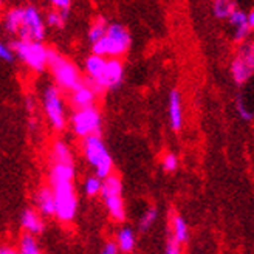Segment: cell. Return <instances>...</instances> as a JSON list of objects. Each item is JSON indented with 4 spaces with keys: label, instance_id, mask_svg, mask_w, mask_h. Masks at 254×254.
<instances>
[{
    "label": "cell",
    "instance_id": "cell-1",
    "mask_svg": "<svg viewBox=\"0 0 254 254\" xmlns=\"http://www.w3.org/2000/svg\"><path fill=\"white\" fill-rule=\"evenodd\" d=\"M132 44L130 33L121 23H109V30L103 39L92 44V53L106 58H121L129 52Z\"/></svg>",
    "mask_w": 254,
    "mask_h": 254
},
{
    "label": "cell",
    "instance_id": "cell-2",
    "mask_svg": "<svg viewBox=\"0 0 254 254\" xmlns=\"http://www.w3.org/2000/svg\"><path fill=\"white\" fill-rule=\"evenodd\" d=\"M48 68L53 74L56 85L64 92H73L85 82L79 68L70 59L55 52V50H50Z\"/></svg>",
    "mask_w": 254,
    "mask_h": 254
},
{
    "label": "cell",
    "instance_id": "cell-3",
    "mask_svg": "<svg viewBox=\"0 0 254 254\" xmlns=\"http://www.w3.org/2000/svg\"><path fill=\"white\" fill-rule=\"evenodd\" d=\"M82 152L87 163L95 168V174L101 179H107L112 175L113 161L109 150L101 138V133L82 138Z\"/></svg>",
    "mask_w": 254,
    "mask_h": 254
},
{
    "label": "cell",
    "instance_id": "cell-4",
    "mask_svg": "<svg viewBox=\"0 0 254 254\" xmlns=\"http://www.w3.org/2000/svg\"><path fill=\"white\" fill-rule=\"evenodd\" d=\"M14 48L16 56L30 67L33 71L41 73L48 67L50 59V48H47L41 41H28V39H19L11 42Z\"/></svg>",
    "mask_w": 254,
    "mask_h": 254
},
{
    "label": "cell",
    "instance_id": "cell-5",
    "mask_svg": "<svg viewBox=\"0 0 254 254\" xmlns=\"http://www.w3.org/2000/svg\"><path fill=\"white\" fill-rule=\"evenodd\" d=\"M56 197V217L61 222H70L74 219L78 209V197L73 186V180L50 182Z\"/></svg>",
    "mask_w": 254,
    "mask_h": 254
},
{
    "label": "cell",
    "instance_id": "cell-6",
    "mask_svg": "<svg viewBox=\"0 0 254 254\" xmlns=\"http://www.w3.org/2000/svg\"><path fill=\"white\" fill-rule=\"evenodd\" d=\"M59 90L61 88L58 85H47L42 93V106L45 117L55 130H64L67 124L65 107H64V101Z\"/></svg>",
    "mask_w": 254,
    "mask_h": 254
},
{
    "label": "cell",
    "instance_id": "cell-7",
    "mask_svg": "<svg viewBox=\"0 0 254 254\" xmlns=\"http://www.w3.org/2000/svg\"><path fill=\"white\" fill-rule=\"evenodd\" d=\"M104 205L112 215L113 220L121 222L126 219V209H124V200H123V185L120 177L112 174L107 179H104L103 190H101Z\"/></svg>",
    "mask_w": 254,
    "mask_h": 254
},
{
    "label": "cell",
    "instance_id": "cell-8",
    "mask_svg": "<svg viewBox=\"0 0 254 254\" xmlns=\"http://www.w3.org/2000/svg\"><path fill=\"white\" fill-rule=\"evenodd\" d=\"M101 124H103L101 113L95 106L76 109L71 115V129L74 135L79 138H87L90 135L101 133Z\"/></svg>",
    "mask_w": 254,
    "mask_h": 254
},
{
    "label": "cell",
    "instance_id": "cell-9",
    "mask_svg": "<svg viewBox=\"0 0 254 254\" xmlns=\"http://www.w3.org/2000/svg\"><path fill=\"white\" fill-rule=\"evenodd\" d=\"M231 76L236 84H245L254 73V39L242 42L236 58L231 61Z\"/></svg>",
    "mask_w": 254,
    "mask_h": 254
},
{
    "label": "cell",
    "instance_id": "cell-10",
    "mask_svg": "<svg viewBox=\"0 0 254 254\" xmlns=\"http://www.w3.org/2000/svg\"><path fill=\"white\" fill-rule=\"evenodd\" d=\"M45 28H47V22L42 17L41 11L33 5L25 6L23 8V25L17 34L20 39L42 42L45 37Z\"/></svg>",
    "mask_w": 254,
    "mask_h": 254
},
{
    "label": "cell",
    "instance_id": "cell-11",
    "mask_svg": "<svg viewBox=\"0 0 254 254\" xmlns=\"http://www.w3.org/2000/svg\"><path fill=\"white\" fill-rule=\"evenodd\" d=\"M106 64H107V58L101 56L96 53H92L84 62V68H85V76L87 81L90 82L98 93H103V74L106 70Z\"/></svg>",
    "mask_w": 254,
    "mask_h": 254
},
{
    "label": "cell",
    "instance_id": "cell-12",
    "mask_svg": "<svg viewBox=\"0 0 254 254\" xmlns=\"http://www.w3.org/2000/svg\"><path fill=\"white\" fill-rule=\"evenodd\" d=\"M124 79V65L120 58H107L106 70L103 74V92L115 90L121 85Z\"/></svg>",
    "mask_w": 254,
    "mask_h": 254
},
{
    "label": "cell",
    "instance_id": "cell-13",
    "mask_svg": "<svg viewBox=\"0 0 254 254\" xmlns=\"http://www.w3.org/2000/svg\"><path fill=\"white\" fill-rule=\"evenodd\" d=\"M99 93L96 92V88L85 79V82L78 87L76 90L70 92V101H71V106L74 109H84V107H92L95 106V101L96 96Z\"/></svg>",
    "mask_w": 254,
    "mask_h": 254
},
{
    "label": "cell",
    "instance_id": "cell-14",
    "mask_svg": "<svg viewBox=\"0 0 254 254\" xmlns=\"http://www.w3.org/2000/svg\"><path fill=\"white\" fill-rule=\"evenodd\" d=\"M168 113H169V123L172 130H180L183 127V103L182 95L179 90H171L169 93V103H168Z\"/></svg>",
    "mask_w": 254,
    "mask_h": 254
},
{
    "label": "cell",
    "instance_id": "cell-15",
    "mask_svg": "<svg viewBox=\"0 0 254 254\" xmlns=\"http://www.w3.org/2000/svg\"><path fill=\"white\" fill-rule=\"evenodd\" d=\"M36 205L37 211L42 215H47V217L56 215V197L52 186H42L39 189V192L36 195Z\"/></svg>",
    "mask_w": 254,
    "mask_h": 254
},
{
    "label": "cell",
    "instance_id": "cell-16",
    "mask_svg": "<svg viewBox=\"0 0 254 254\" xmlns=\"http://www.w3.org/2000/svg\"><path fill=\"white\" fill-rule=\"evenodd\" d=\"M23 25V8L16 6L6 11V14L3 16V30L9 36L19 34L20 28Z\"/></svg>",
    "mask_w": 254,
    "mask_h": 254
},
{
    "label": "cell",
    "instance_id": "cell-17",
    "mask_svg": "<svg viewBox=\"0 0 254 254\" xmlns=\"http://www.w3.org/2000/svg\"><path fill=\"white\" fill-rule=\"evenodd\" d=\"M22 228L30 234H41L44 231V220L41 217V212L34 209H25L20 217Z\"/></svg>",
    "mask_w": 254,
    "mask_h": 254
},
{
    "label": "cell",
    "instance_id": "cell-18",
    "mask_svg": "<svg viewBox=\"0 0 254 254\" xmlns=\"http://www.w3.org/2000/svg\"><path fill=\"white\" fill-rule=\"evenodd\" d=\"M172 237L179 242L180 245L188 242L189 239V230H188V223L182 215L175 214L172 217Z\"/></svg>",
    "mask_w": 254,
    "mask_h": 254
},
{
    "label": "cell",
    "instance_id": "cell-19",
    "mask_svg": "<svg viewBox=\"0 0 254 254\" xmlns=\"http://www.w3.org/2000/svg\"><path fill=\"white\" fill-rule=\"evenodd\" d=\"M107 30H109V22L104 17H96L92 22L90 28H88V41H90V44H95L99 39H103Z\"/></svg>",
    "mask_w": 254,
    "mask_h": 254
},
{
    "label": "cell",
    "instance_id": "cell-20",
    "mask_svg": "<svg viewBox=\"0 0 254 254\" xmlns=\"http://www.w3.org/2000/svg\"><path fill=\"white\" fill-rule=\"evenodd\" d=\"M236 9V3L231 0H214L212 2V12L217 19H226L231 16V12Z\"/></svg>",
    "mask_w": 254,
    "mask_h": 254
},
{
    "label": "cell",
    "instance_id": "cell-21",
    "mask_svg": "<svg viewBox=\"0 0 254 254\" xmlns=\"http://www.w3.org/2000/svg\"><path fill=\"white\" fill-rule=\"evenodd\" d=\"M117 242L120 245V250L123 253H130L135 247V234L130 228H123L118 231Z\"/></svg>",
    "mask_w": 254,
    "mask_h": 254
},
{
    "label": "cell",
    "instance_id": "cell-22",
    "mask_svg": "<svg viewBox=\"0 0 254 254\" xmlns=\"http://www.w3.org/2000/svg\"><path fill=\"white\" fill-rule=\"evenodd\" d=\"M68 17V11H61V9H52L47 12L45 16V22H47V27H52V28H64V25L67 22Z\"/></svg>",
    "mask_w": 254,
    "mask_h": 254
},
{
    "label": "cell",
    "instance_id": "cell-23",
    "mask_svg": "<svg viewBox=\"0 0 254 254\" xmlns=\"http://www.w3.org/2000/svg\"><path fill=\"white\" fill-rule=\"evenodd\" d=\"M52 161H73L71 152L64 141H56L52 147Z\"/></svg>",
    "mask_w": 254,
    "mask_h": 254
},
{
    "label": "cell",
    "instance_id": "cell-24",
    "mask_svg": "<svg viewBox=\"0 0 254 254\" xmlns=\"http://www.w3.org/2000/svg\"><path fill=\"white\" fill-rule=\"evenodd\" d=\"M103 185H104V179H101V177H98L95 174V175H90L85 180L84 190H85V194L88 197H95V195L101 194V190H103Z\"/></svg>",
    "mask_w": 254,
    "mask_h": 254
},
{
    "label": "cell",
    "instance_id": "cell-25",
    "mask_svg": "<svg viewBox=\"0 0 254 254\" xmlns=\"http://www.w3.org/2000/svg\"><path fill=\"white\" fill-rule=\"evenodd\" d=\"M19 254H41V250H39V247H37L33 234L28 233L22 237Z\"/></svg>",
    "mask_w": 254,
    "mask_h": 254
},
{
    "label": "cell",
    "instance_id": "cell-26",
    "mask_svg": "<svg viewBox=\"0 0 254 254\" xmlns=\"http://www.w3.org/2000/svg\"><path fill=\"white\" fill-rule=\"evenodd\" d=\"M236 109H237V113H239V117H240V120H244V121H253V118H254V113H253V110L245 104V101L242 99V96H237V99H236Z\"/></svg>",
    "mask_w": 254,
    "mask_h": 254
},
{
    "label": "cell",
    "instance_id": "cell-27",
    "mask_svg": "<svg viewBox=\"0 0 254 254\" xmlns=\"http://www.w3.org/2000/svg\"><path fill=\"white\" fill-rule=\"evenodd\" d=\"M157 215H158V211L155 208H149L143 214L141 220H139V230H141V231H147L149 228L154 225V222L157 220Z\"/></svg>",
    "mask_w": 254,
    "mask_h": 254
},
{
    "label": "cell",
    "instance_id": "cell-28",
    "mask_svg": "<svg viewBox=\"0 0 254 254\" xmlns=\"http://www.w3.org/2000/svg\"><path fill=\"white\" fill-rule=\"evenodd\" d=\"M0 59L11 64L14 62L16 59V52L14 48H12L11 44H6V42H0Z\"/></svg>",
    "mask_w": 254,
    "mask_h": 254
},
{
    "label": "cell",
    "instance_id": "cell-29",
    "mask_svg": "<svg viewBox=\"0 0 254 254\" xmlns=\"http://www.w3.org/2000/svg\"><path fill=\"white\" fill-rule=\"evenodd\" d=\"M247 19H248V14L247 12H244L240 8H237L236 6V9L231 12V16L228 17V22H230L233 27H240V25H244V23H247Z\"/></svg>",
    "mask_w": 254,
    "mask_h": 254
},
{
    "label": "cell",
    "instance_id": "cell-30",
    "mask_svg": "<svg viewBox=\"0 0 254 254\" xmlns=\"http://www.w3.org/2000/svg\"><path fill=\"white\" fill-rule=\"evenodd\" d=\"M161 164H163V169L166 172H174L179 168V158H177V155L172 154V152H168V154L163 157Z\"/></svg>",
    "mask_w": 254,
    "mask_h": 254
},
{
    "label": "cell",
    "instance_id": "cell-31",
    "mask_svg": "<svg viewBox=\"0 0 254 254\" xmlns=\"http://www.w3.org/2000/svg\"><path fill=\"white\" fill-rule=\"evenodd\" d=\"M251 27L248 25V22L247 23H244V25H240V27H237L236 28V33H234V41L236 42H245L247 39H248V36L251 34Z\"/></svg>",
    "mask_w": 254,
    "mask_h": 254
},
{
    "label": "cell",
    "instance_id": "cell-32",
    "mask_svg": "<svg viewBox=\"0 0 254 254\" xmlns=\"http://www.w3.org/2000/svg\"><path fill=\"white\" fill-rule=\"evenodd\" d=\"M164 254H182L180 251V244L177 242V240L174 237H171L168 240V245H166V253Z\"/></svg>",
    "mask_w": 254,
    "mask_h": 254
},
{
    "label": "cell",
    "instance_id": "cell-33",
    "mask_svg": "<svg viewBox=\"0 0 254 254\" xmlns=\"http://www.w3.org/2000/svg\"><path fill=\"white\" fill-rule=\"evenodd\" d=\"M53 8L61 9V11H68L71 6V0H50Z\"/></svg>",
    "mask_w": 254,
    "mask_h": 254
},
{
    "label": "cell",
    "instance_id": "cell-34",
    "mask_svg": "<svg viewBox=\"0 0 254 254\" xmlns=\"http://www.w3.org/2000/svg\"><path fill=\"white\" fill-rule=\"evenodd\" d=\"M118 251H120L118 242H107L104 248L101 250V254H118Z\"/></svg>",
    "mask_w": 254,
    "mask_h": 254
},
{
    "label": "cell",
    "instance_id": "cell-35",
    "mask_svg": "<svg viewBox=\"0 0 254 254\" xmlns=\"http://www.w3.org/2000/svg\"><path fill=\"white\" fill-rule=\"evenodd\" d=\"M0 254H19L17 250H14L12 247H2V250H0Z\"/></svg>",
    "mask_w": 254,
    "mask_h": 254
},
{
    "label": "cell",
    "instance_id": "cell-36",
    "mask_svg": "<svg viewBox=\"0 0 254 254\" xmlns=\"http://www.w3.org/2000/svg\"><path fill=\"white\" fill-rule=\"evenodd\" d=\"M247 22H248V25L251 27V30H254V9H251V11L248 12V19H247Z\"/></svg>",
    "mask_w": 254,
    "mask_h": 254
}]
</instances>
